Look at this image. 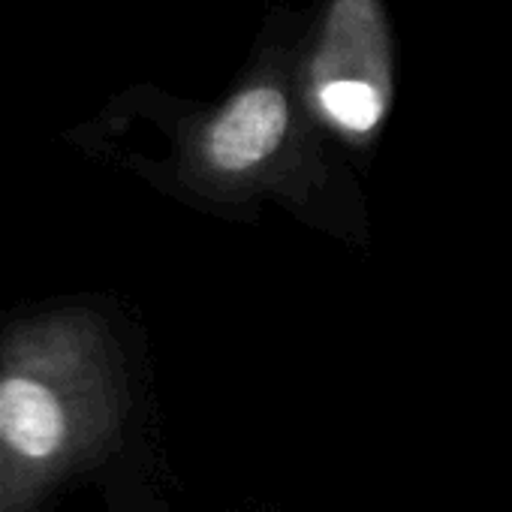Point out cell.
Returning <instances> with one entry per match:
<instances>
[{
  "mask_svg": "<svg viewBox=\"0 0 512 512\" xmlns=\"http://www.w3.org/2000/svg\"><path fill=\"white\" fill-rule=\"evenodd\" d=\"M130 407L115 335L88 308L13 323L0 338L4 512H28L55 482L109 455Z\"/></svg>",
  "mask_w": 512,
  "mask_h": 512,
  "instance_id": "1",
  "label": "cell"
},
{
  "mask_svg": "<svg viewBox=\"0 0 512 512\" xmlns=\"http://www.w3.org/2000/svg\"><path fill=\"white\" fill-rule=\"evenodd\" d=\"M178 184L214 208L244 214L278 202L305 223L353 244L368 241L359 208L329 193L326 166L296 118L284 82L256 79L181 136Z\"/></svg>",
  "mask_w": 512,
  "mask_h": 512,
  "instance_id": "2",
  "label": "cell"
},
{
  "mask_svg": "<svg viewBox=\"0 0 512 512\" xmlns=\"http://www.w3.org/2000/svg\"><path fill=\"white\" fill-rule=\"evenodd\" d=\"M311 106L332 133L353 145H368L389 112L386 52H359L347 40L338 13L332 19L326 52H320L314 64Z\"/></svg>",
  "mask_w": 512,
  "mask_h": 512,
  "instance_id": "3",
  "label": "cell"
},
{
  "mask_svg": "<svg viewBox=\"0 0 512 512\" xmlns=\"http://www.w3.org/2000/svg\"><path fill=\"white\" fill-rule=\"evenodd\" d=\"M0 512H4V443H0Z\"/></svg>",
  "mask_w": 512,
  "mask_h": 512,
  "instance_id": "4",
  "label": "cell"
}]
</instances>
